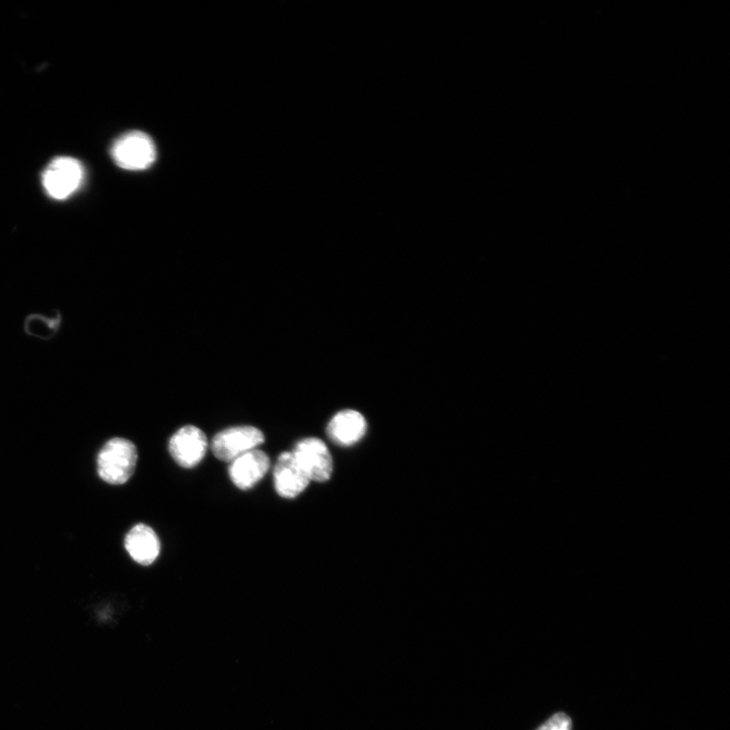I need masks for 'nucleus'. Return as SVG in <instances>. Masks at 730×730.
Masks as SVG:
<instances>
[{
	"label": "nucleus",
	"instance_id": "nucleus-7",
	"mask_svg": "<svg viewBox=\"0 0 730 730\" xmlns=\"http://www.w3.org/2000/svg\"><path fill=\"white\" fill-rule=\"evenodd\" d=\"M273 476L277 494L286 499L298 497L311 483L291 452L278 457Z\"/></svg>",
	"mask_w": 730,
	"mask_h": 730
},
{
	"label": "nucleus",
	"instance_id": "nucleus-8",
	"mask_svg": "<svg viewBox=\"0 0 730 730\" xmlns=\"http://www.w3.org/2000/svg\"><path fill=\"white\" fill-rule=\"evenodd\" d=\"M368 430V422L356 410L346 409L338 412L329 422L327 433L330 440L340 447L358 444Z\"/></svg>",
	"mask_w": 730,
	"mask_h": 730
},
{
	"label": "nucleus",
	"instance_id": "nucleus-1",
	"mask_svg": "<svg viewBox=\"0 0 730 730\" xmlns=\"http://www.w3.org/2000/svg\"><path fill=\"white\" fill-rule=\"evenodd\" d=\"M138 453L135 445L126 438H112L98 455L100 478L111 485H123L135 472Z\"/></svg>",
	"mask_w": 730,
	"mask_h": 730
},
{
	"label": "nucleus",
	"instance_id": "nucleus-11",
	"mask_svg": "<svg viewBox=\"0 0 730 730\" xmlns=\"http://www.w3.org/2000/svg\"><path fill=\"white\" fill-rule=\"evenodd\" d=\"M537 730H572V721L565 713H557Z\"/></svg>",
	"mask_w": 730,
	"mask_h": 730
},
{
	"label": "nucleus",
	"instance_id": "nucleus-2",
	"mask_svg": "<svg viewBox=\"0 0 730 730\" xmlns=\"http://www.w3.org/2000/svg\"><path fill=\"white\" fill-rule=\"evenodd\" d=\"M111 156L114 163L127 171H143L157 161V146L153 138L141 131L123 134L113 144Z\"/></svg>",
	"mask_w": 730,
	"mask_h": 730
},
{
	"label": "nucleus",
	"instance_id": "nucleus-6",
	"mask_svg": "<svg viewBox=\"0 0 730 730\" xmlns=\"http://www.w3.org/2000/svg\"><path fill=\"white\" fill-rule=\"evenodd\" d=\"M208 449L206 434L194 425L180 428L169 443L173 460L184 469L196 467L205 457Z\"/></svg>",
	"mask_w": 730,
	"mask_h": 730
},
{
	"label": "nucleus",
	"instance_id": "nucleus-10",
	"mask_svg": "<svg viewBox=\"0 0 730 730\" xmlns=\"http://www.w3.org/2000/svg\"><path fill=\"white\" fill-rule=\"evenodd\" d=\"M124 545L130 557L142 566L155 563L161 553V541L157 533L144 524H138L128 532Z\"/></svg>",
	"mask_w": 730,
	"mask_h": 730
},
{
	"label": "nucleus",
	"instance_id": "nucleus-9",
	"mask_svg": "<svg viewBox=\"0 0 730 730\" xmlns=\"http://www.w3.org/2000/svg\"><path fill=\"white\" fill-rule=\"evenodd\" d=\"M269 469V457L256 449L231 462L229 474L236 487L249 490L265 477Z\"/></svg>",
	"mask_w": 730,
	"mask_h": 730
},
{
	"label": "nucleus",
	"instance_id": "nucleus-3",
	"mask_svg": "<svg viewBox=\"0 0 730 730\" xmlns=\"http://www.w3.org/2000/svg\"><path fill=\"white\" fill-rule=\"evenodd\" d=\"M85 169L81 162L69 157L53 160L44 170L42 184L53 199L64 200L75 194L83 185Z\"/></svg>",
	"mask_w": 730,
	"mask_h": 730
},
{
	"label": "nucleus",
	"instance_id": "nucleus-4",
	"mask_svg": "<svg viewBox=\"0 0 730 730\" xmlns=\"http://www.w3.org/2000/svg\"><path fill=\"white\" fill-rule=\"evenodd\" d=\"M265 442L263 432L254 426H234L218 432L211 444L213 455L223 462L231 463L240 456L256 450Z\"/></svg>",
	"mask_w": 730,
	"mask_h": 730
},
{
	"label": "nucleus",
	"instance_id": "nucleus-5",
	"mask_svg": "<svg viewBox=\"0 0 730 730\" xmlns=\"http://www.w3.org/2000/svg\"><path fill=\"white\" fill-rule=\"evenodd\" d=\"M291 453L310 481L324 483L332 477L333 458L330 450L320 438H305Z\"/></svg>",
	"mask_w": 730,
	"mask_h": 730
}]
</instances>
